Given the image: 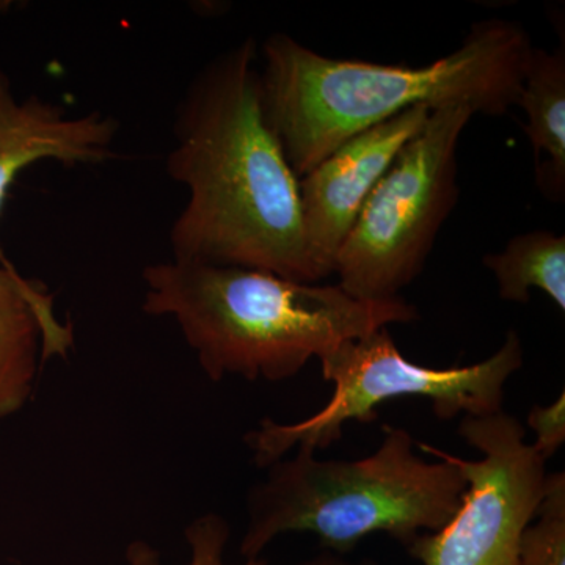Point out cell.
<instances>
[{"mask_svg": "<svg viewBox=\"0 0 565 565\" xmlns=\"http://www.w3.org/2000/svg\"><path fill=\"white\" fill-rule=\"evenodd\" d=\"M527 426L534 430L535 451L548 462L559 451L565 441V396L564 392L555 403L534 405L526 419Z\"/></svg>", "mask_w": 565, "mask_h": 565, "instance_id": "obj_14", "label": "cell"}, {"mask_svg": "<svg viewBox=\"0 0 565 565\" xmlns=\"http://www.w3.org/2000/svg\"><path fill=\"white\" fill-rule=\"evenodd\" d=\"M522 338L511 330L489 359L470 366H419L405 359L388 327L344 341L319 359L322 377L334 392L318 414L292 424L266 418L245 435L253 462L267 468L292 449L319 451L343 437L349 422L374 423L379 405L403 397H424L444 422L465 416H486L503 411L505 382L523 366Z\"/></svg>", "mask_w": 565, "mask_h": 565, "instance_id": "obj_5", "label": "cell"}, {"mask_svg": "<svg viewBox=\"0 0 565 565\" xmlns=\"http://www.w3.org/2000/svg\"><path fill=\"white\" fill-rule=\"evenodd\" d=\"M141 277V310L178 323L212 382L286 381L344 341L419 318L403 299L360 300L338 285L245 267L170 259L145 267Z\"/></svg>", "mask_w": 565, "mask_h": 565, "instance_id": "obj_3", "label": "cell"}, {"mask_svg": "<svg viewBox=\"0 0 565 565\" xmlns=\"http://www.w3.org/2000/svg\"><path fill=\"white\" fill-rule=\"evenodd\" d=\"M258 44L245 39L195 74L177 109L167 173L188 191L174 262L319 282L305 244L299 178L264 114Z\"/></svg>", "mask_w": 565, "mask_h": 565, "instance_id": "obj_1", "label": "cell"}, {"mask_svg": "<svg viewBox=\"0 0 565 565\" xmlns=\"http://www.w3.org/2000/svg\"><path fill=\"white\" fill-rule=\"evenodd\" d=\"M297 565H374V563H371V561H352L349 559L348 555H338V553L323 550L319 555Z\"/></svg>", "mask_w": 565, "mask_h": 565, "instance_id": "obj_15", "label": "cell"}, {"mask_svg": "<svg viewBox=\"0 0 565 565\" xmlns=\"http://www.w3.org/2000/svg\"><path fill=\"white\" fill-rule=\"evenodd\" d=\"M374 455L319 460L299 448L267 467L247 497L245 561L258 559L278 535L311 533L327 552L349 555L363 539L386 533L404 546L441 530L456 514L467 479L455 463L416 455L412 434L385 427Z\"/></svg>", "mask_w": 565, "mask_h": 565, "instance_id": "obj_4", "label": "cell"}, {"mask_svg": "<svg viewBox=\"0 0 565 565\" xmlns=\"http://www.w3.org/2000/svg\"><path fill=\"white\" fill-rule=\"evenodd\" d=\"M515 106L534 150L535 184L546 199H565V46L553 52L533 47Z\"/></svg>", "mask_w": 565, "mask_h": 565, "instance_id": "obj_11", "label": "cell"}, {"mask_svg": "<svg viewBox=\"0 0 565 565\" xmlns=\"http://www.w3.org/2000/svg\"><path fill=\"white\" fill-rule=\"evenodd\" d=\"M467 107L430 111L364 202L334 259L340 286L360 300L399 299L423 274L438 232L459 202L457 147Z\"/></svg>", "mask_w": 565, "mask_h": 565, "instance_id": "obj_6", "label": "cell"}, {"mask_svg": "<svg viewBox=\"0 0 565 565\" xmlns=\"http://www.w3.org/2000/svg\"><path fill=\"white\" fill-rule=\"evenodd\" d=\"M184 535L191 553L188 565H228L225 563V548L230 541V525L222 515L199 516L189 523ZM126 561L128 565H162L161 553L145 541L129 544L126 548ZM241 565L269 564L258 557Z\"/></svg>", "mask_w": 565, "mask_h": 565, "instance_id": "obj_13", "label": "cell"}, {"mask_svg": "<svg viewBox=\"0 0 565 565\" xmlns=\"http://www.w3.org/2000/svg\"><path fill=\"white\" fill-rule=\"evenodd\" d=\"M120 121L102 110L70 114L62 104L40 96L18 99L0 70V214L18 174L32 163L102 166L115 159ZM0 266L17 269L0 248Z\"/></svg>", "mask_w": 565, "mask_h": 565, "instance_id": "obj_9", "label": "cell"}, {"mask_svg": "<svg viewBox=\"0 0 565 565\" xmlns=\"http://www.w3.org/2000/svg\"><path fill=\"white\" fill-rule=\"evenodd\" d=\"M73 345L46 286L0 266V419L29 403L41 363L66 359Z\"/></svg>", "mask_w": 565, "mask_h": 565, "instance_id": "obj_10", "label": "cell"}, {"mask_svg": "<svg viewBox=\"0 0 565 565\" xmlns=\"http://www.w3.org/2000/svg\"><path fill=\"white\" fill-rule=\"evenodd\" d=\"M430 111L414 107L352 137L299 182L305 244L319 281L333 274L338 250L364 202Z\"/></svg>", "mask_w": 565, "mask_h": 565, "instance_id": "obj_8", "label": "cell"}, {"mask_svg": "<svg viewBox=\"0 0 565 565\" xmlns=\"http://www.w3.org/2000/svg\"><path fill=\"white\" fill-rule=\"evenodd\" d=\"M533 47L522 24L497 18L475 22L459 50L416 68L330 58L274 33L262 46L264 114L303 178L344 141L414 107L508 114Z\"/></svg>", "mask_w": 565, "mask_h": 565, "instance_id": "obj_2", "label": "cell"}, {"mask_svg": "<svg viewBox=\"0 0 565 565\" xmlns=\"http://www.w3.org/2000/svg\"><path fill=\"white\" fill-rule=\"evenodd\" d=\"M505 302H530L531 289L545 292L565 310V236L537 230L516 234L503 252L482 258Z\"/></svg>", "mask_w": 565, "mask_h": 565, "instance_id": "obj_12", "label": "cell"}, {"mask_svg": "<svg viewBox=\"0 0 565 565\" xmlns=\"http://www.w3.org/2000/svg\"><path fill=\"white\" fill-rule=\"evenodd\" d=\"M459 435L481 455L478 460L418 445L455 463L467 490L441 530L418 535L405 548L422 565H522L520 541L544 497L546 460L526 440L523 424L504 411L463 416Z\"/></svg>", "mask_w": 565, "mask_h": 565, "instance_id": "obj_7", "label": "cell"}]
</instances>
